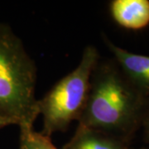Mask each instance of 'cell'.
I'll list each match as a JSON object with an SVG mask.
<instances>
[{"instance_id":"obj_1","label":"cell","mask_w":149,"mask_h":149,"mask_svg":"<svg viewBox=\"0 0 149 149\" xmlns=\"http://www.w3.org/2000/svg\"><path fill=\"white\" fill-rule=\"evenodd\" d=\"M149 97L128 80L114 60L95 67L78 127L97 130L130 143L142 127Z\"/></svg>"},{"instance_id":"obj_2","label":"cell","mask_w":149,"mask_h":149,"mask_svg":"<svg viewBox=\"0 0 149 149\" xmlns=\"http://www.w3.org/2000/svg\"><path fill=\"white\" fill-rule=\"evenodd\" d=\"M36 84L35 61L11 27L0 23V114L33 126L39 115Z\"/></svg>"},{"instance_id":"obj_3","label":"cell","mask_w":149,"mask_h":149,"mask_svg":"<svg viewBox=\"0 0 149 149\" xmlns=\"http://www.w3.org/2000/svg\"><path fill=\"white\" fill-rule=\"evenodd\" d=\"M99 61L98 50L87 46L77 67L37 100L39 114L43 117L42 135L51 138L53 133L65 132L72 121L79 120L89 95L91 74Z\"/></svg>"},{"instance_id":"obj_4","label":"cell","mask_w":149,"mask_h":149,"mask_svg":"<svg viewBox=\"0 0 149 149\" xmlns=\"http://www.w3.org/2000/svg\"><path fill=\"white\" fill-rule=\"evenodd\" d=\"M104 42L112 52L118 65L128 80L149 97V56L132 53L116 46L104 35Z\"/></svg>"},{"instance_id":"obj_5","label":"cell","mask_w":149,"mask_h":149,"mask_svg":"<svg viewBox=\"0 0 149 149\" xmlns=\"http://www.w3.org/2000/svg\"><path fill=\"white\" fill-rule=\"evenodd\" d=\"M110 13L115 22L129 30H141L149 25L148 0H113Z\"/></svg>"},{"instance_id":"obj_6","label":"cell","mask_w":149,"mask_h":149,"mask_svg":"<svg viewBox=\"0 0 149 149\" xmlns=\"http://www.w3.org/2000/svg\"><path fill=\"white\" fill-rule=\"evenodd\" d=\"M129 144L107 133L77 127L73 137L63 149H128Z\"/></svg>"},{"instance_id":"obj_7","label":"cell","mask_w":149,"mask_h":149,"mask_svg":"<svg viewBox=\"0 0 149 149\" xmlns=\"http://www.w3.org/2000/svg\"><path fill=\"white\" fill-rule=\"evenodd\" d=\"M18 149H58L52 142L51 138L36 132L33 126L21 125Z\"/></svg>"},{"instance_id":"obj_8","label":"cell","mask_w":149,"mask_h":149,"mask_svg":"<svg viewBox=\"0 0 149 149\" xmlns=\"http://www.w3.org/2000/svg\"><path fill=\"white\" fill-rule=\"evenodd\" d=\"M143 129V139L146 143H149V107L145 113L142 127Z\"/></svg>"},{"instance_id":"obj_9","label":"cell","mask_w":149,"mask_h":149,"mask_svg":"<svg viewBox=\"0 0 149 149\" xmlns=\"http://www.w3.org/2000/svg\"><path fill=\"white\" fill-rule=\"evenodd\" d=\"M13 124H16V125L19 126V122L17 120H16V119L5 117V116L0 114V129H2V128H4L6 126L13 125Z\"/></svg>"},{"instance_id":"obj_10","label":"cell","mask_w":149,"mask_h":149,"mask_svg":"<svg viewBox=\"0 0 149 149\" xmlns=\"http://www.w3.org/2000/svg\"><path fill=\"white\" fill-rule=\"evenodd\" d=\"M141 149H146V148H141Z\"/></svg>"}]
</instances>
